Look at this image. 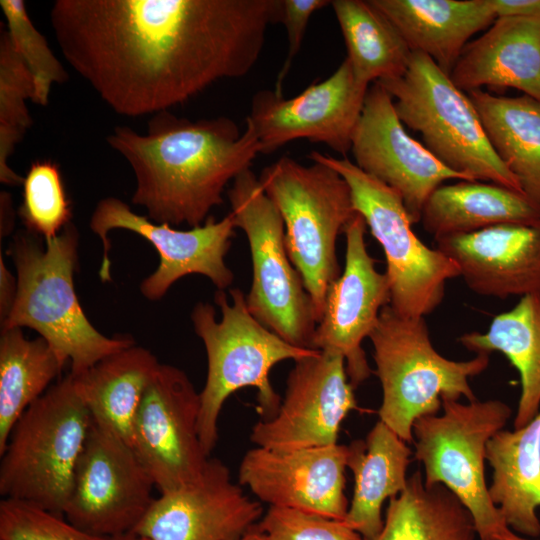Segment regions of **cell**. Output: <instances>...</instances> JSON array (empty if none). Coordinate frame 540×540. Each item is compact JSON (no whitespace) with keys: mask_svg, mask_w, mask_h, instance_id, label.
Instances as JSON below:
<instances>
[{"mask_svg":"<svg viewBox=\"0 0 540 540\" xmlns=\"http://www.w3.org/2000/svg\"><path fill=\"white\" fill-rule=\"evenodd\" d=\"M259 182L283 219L286 250L311 298L318 324L327 291L341 275L337 238L357 213L350 188L329 166L303 165L288 156L265 167Z\"/></svg>","mask_w":540,"mask_h":540,"instance_id":"obj_6","label":"cell"},{"mask_svg":"<svg viewBox=\"0 0 540 540\" xmlns=\"http://www.w3.org/2000/svg\"><path fill=\"white\" fill-rule=\"evenodd\" d=\"M469 510L442 484L427 486L418 470L389 501L380 533L364 540H475Z\"/></svg>","mask_w":540,"mask_h":540,"instance_id":"obj_30","label":"cell"},{"mask_svg":"<svg viewBox=\"0 0 540 540\" xmlns=\"http://www.w3.org/2000/svg\"><path fill=\"white\" fill-rule=\"evenodd\" d=\"M441 415H424L412 427L415 458L425 485L442 484L471 513L480 540H496L508 526L492 503L484 476L486 445L502 430L512 410L500 400L442 398ZM509 528V527H508Z\"/></svg>","mask_w":540,"mask_h":540,"instance_id":"obj_10","label":"cell"},{"mask_svg":"<svg viewBox=\"0 0 540 540\" xmlns=\"http://www.w3.org/2000/svg\"><path fill=\"white\" fill-rule=\"evenodd\" d=\"M497 18H540V0H488Z\"/></svg>","mask_w":540,"mask_h":540,"instance_id":"obj_39","label":"cell"},{"mask_svg":"<svg viewBox=\"0 0 540 540\" xmlns=\"http://www.w3.org/2000/svg\"><path fill=\"white\" fill-rule=\"evenodd\" d=\"M411 52L423 53L450 76L470 38L497 19L488 0H370Z\"/></svg>","mask_w":540,"mask_h":540,"instance_id":"obj_23","label":"cell"},{"mask_svg":"<svg viewBox=\"0 0 540 540\" xmlns=\"http://www.w3.org/2000/svg\"><path fill=\"white\" fill-rule=\"evenodd\" d=\"M331 5L329 0H281L280 21L288 36V53L277 76L275 92L282 95V83L298 53L304 34L313 13Z\"/></svg>","mask_w":540,"mask_h":540,"instance_id":"obj_38","label":"cell"},{"mask_svg":"<svg viewBox=\"0 0 540 540\" xmlns=\"http://www.w3.org/2000/svg\"><path fill=\"white\" fill-rule=\"evenodd\" d=\"M347 48L354 77L363 86L401 77L411 50L390 22L370 0L331 1Z\"/></svg>","mask_w":540,"mask_h":540,"instance_id":"obj_31","label":"cell"},{"mask_svg":"<svg viewBox=\"0 0 540 540\" xmlns=\"http://www.w3.org/2000/svg\"><path fill=\"white\" fill-rule=\"evenodd\" d=\"M64 366L42 337L27 339L17 327L1 329L0 454L18 419L52 386Z\"/></svg>","mask_w":540,"mask_h":540,"instance_id":"obj_32","label":"cell"},{"mask_svg":"<svg viewBox=\"0 0 540 540\" xmlns=\"http://www.w3.org/2000/svg\"><path fill=\"white\" fill-rule=\"evenodd\" d=\"M376 375L382 388L380 421L406 443L413 441L414 421L438 414L442 398L476 400L469 379L489 365L487 353L470 360L445 358L434 348L424 317H404L390 305L382 308L369 335Z\"/></svg>","mask_w":540,"mask_h":540,"instance_id":"obj_5","label":"cell"},{"mask_svg":"<svg viewBox=\"0 0 540 540\" xmlns=\"http://www.w3.org/2000/svg\"><path fill=\"white\" fill-rule=\"evenodd\" d=\"M378 83L393 98L403 125L419 133L426 149L444 166L470 181H490L523 193L491 147L468 94L430 57L412 52L401 77Z\"/></svg>","mask_w":540,"mask_h":540,"instance_id":"obj_8","label":"cell"},{"mask_svg":"<svg viewBox=\"0 0 540 540\" xmlns=\"http://www.w3.org/2000/svg\"><path fill=\"white\" fill-rule=\"evenodd\" d=\"M348 446L329 445L294 450L254 447L238 469V483L272 507L301 510L344 520Z\"/></svg>","mask_w":540,"mask_h":540,"instance_id":"obj_20","label":"cell"},{"mask_svg":"<svg viewBox=\"0 0 540 540\" xmlns=\"http://www.w3.org/2000/svg\"><path fill=\"white\" fill-rule=\"evenodd\" d=\"M235 226L247 237L252 283L249 312L288 343L312 348L317 322L311 298L291 263L283 219L250 170L238 175L227 192Z\"/></svg>","mask_w":540,"mask_h":540,"instance_id":"obj_11","label":"cell"},{"mask_svg":"<svg viewBox=\"0 0 540 540\" xmlns=\"http://www.w3.org/2000/svg\"><path fill=\"white\" fill-rule=\"evenodd\" d=\"M200 408V393L186 373L160 363L146 387L131 434V447L160 493L197 480L208 464L198 431Z\"/></svg>","mask_w":540,"mask_h":540,"instance_id":"obj_14","label":"cell"},{"mask_svg":"<svg viewBox=\"0 0 540 540\" xmlns=\"http://www.w3.org/2000/svg\"><path fill=\"white\" fill-rule=\"evenodd\" d=\"M410 456L406 442L380 420L365 440L348 445L347 467L354 476V490L344 522L363 539L382 530L383 503L405 489Z\"/></svg>","mask_w":540,"mask_h":540,"instance_id":"obj_25","label":"cell"},{"mask_svg":"<svg viewBox=\"0 0 540 540\" xmlns=\"http://www.w3.org/2000/svg\"><path fill=\"white\" fill-rule=\"evenodd\" d=\"M492 467L490 499L505 524L528 538L540 536V411L527 425L500 430L486 445Z\"/></svg>","mask_w":540,"mask_h":540,"instance_id":"obj_24","label":"cell"},{"mask_svg":"<svg viewBox=\"0 0 540 540\" xmlns=\"http://www.w3.org/2000/svg\"><path fill=\"white\" fill-rule=\"evenodd\" d=\"M435 242L478 295L506 299L540 294V220L498 224Z\"/></svg>","mask_w":540,"mask_h":540,"instance_id":"obj_21","label":"cell"},{"mask_svg":"<svg viewBox=\"0 0 540 540\" xmlns=\"http://www.w3.org/2000/svg\"><path fill=\"white\" fill-rule=\"evenodd\" d=\"M496 540H540V539L521 536L507 527L497 536Z\"/></svg>","mask_w":540,"mask_h":540,"instance_id":"obj_41","label":"cell"},{"mask_svg":"<svg viewBox=\"0 0 540 540\" xmlns=\"http://www.w3.org/2000/svg\"><path fill=\"white\" fill-rule=\"evenodd\" d=\"M34 97V82L7 33L0 37V181L19 185L24 177L8 166V158L31 126L26 100Z\"/></svg>","mask_w":540,"mask_h":540,"instance_id":"obj_33","label":"cell"},{"mask_svg":"<svg viewBox=\"0 0 540 540\" xmlns=\"http://www.w3.org/2000/svg\"><path fill=\"white\" fill-rule=\"evenodd\" d=\"M217 290L214 301L221 311L199 302L191 313L196 335L207 355V377L200 392L198 431L202 446L210 456L218 440V418L227 398L244 387L257 389V410L263 419L273 417L281 404L269 375L274 365L316 354L319 350L292 345L261 324L249 312L246 296L238 288Z\"/></svg>","mask_w":540,"mask_h":540,"instance_id":"obj_4","label":"cell"},{"mask_svg":"<svg viewBox=\"0 0 540 540\" xmlns=\"http://www.w3.org/2000/svg\"><path fill=\"white\" fill-rule=\"evenodd\" d=\"M118 540H149L148 538H145L143 536H139L133 533H129L123 536H119Z\"/></svg>","mask_w":540,"mask_h":540,"instance_id":"obj_43","label":"cell"},{"mask_svg":"<svg viewBox=\"0 0 540 540\" xmlns=\"http://www.w3.org/2000/svg\"><path fill=\"white\" fill-rule=\"evenodd\" d=\"M107 143L131 166L136 188L132 203L156 223L202 225L223 203L227 184L250 169L260 144L249 126L230 118L191 121L156 113L146 134L117 126Z\"/></svg>","mask_w":540,"mask_h":540,"instance_id":"obj_2","label":"cell"},{"mask_svg":"<svg viewBox=\"0 0 540 540\" xmlns=\"http://www.w3.org/2000/svg\"><path fill=\"white\" fill-rule=\"evenodd\" d=\"M79 235L69 223L41 245L40 237L18 232L7 254L16 268L17 290L1 329L28 327L39 333L61 361L79 374L106 356L134 344L127 336L107 337L86 317L74 287Z\"/></svg>","mask_w":540,"mask_h":540,"instance_id":"obj_3","label":"cell"},{"mask_svg":"<svg viewBox=\"0 0 540 540\" xmlns=\"http://www.w3.org/2000/svg\"><path fill=\"white\" fill-rule=\"evenodd\" d=\"M366 228L358 213L345 227L344 270L327 291L323 316L312 340L313 349L344 357L354 388L372 373L361 344L390 302L389 280L376 269V260L368 252Z\"/></svg>","mask_w":540,"mask_h":540,"instance_id":"obj_18","label":"cell"},{"mask_svg":"<svg viewBox=\"0 0 540 540\" xmlns=\"http://www.w3.org/2000/svg\"><path fill=\"white\" fill-rule=\"evenodd\" d=\"M450 78L463 92L515 88L540 101V18H497L465 46Z\"/></svg>","mask_w":540,"mask_h":540,"instance_id":"obj_22","label":"cell"},{"mask_svg":"<svg viewBox=\"0 0 540 540\" xmlns=\"http://www.w3.org/2000/svg\"><path fill=\"white\" fill-rule=\"evenodd\" d=\"M458 341L476 354L498 351L507 357L521 383L514 428L530 423L540 411V294L521 297L496 315L486 332H468Z\"/></svg>","mask_w":540,"mask_h":540,"instance_id":"obj_29","label":"cell"},{"mask_svg":"<svg viewBox=\"0 0 540 540\" xmlns=\"http://www.w3.org/2000/svg\"><path fill=\"white\" fill-rule=\"evenodd\" d=\"M468 96L494 152L522 192L540 206V101L524 94L496 96L482 89Z\"/></svg>","mask_w":540,"mask_h":540,"instance_id":"obj_28","label":"cell"},{"mask_svg":"<svg viewBox=\"0 0 540 540\" xmlns=\"http://www.w3.org/2000/svg\"><path fill=\"white\" fill-rule=\"evenodd\" d=\"M351 152L362 171L401 196L412 224L420 222L427 199L444 181H470L407 133L393 98L378 82L368 88Z\"/></svg>","mask_w":540,"mask_h":540,"instance_id":"obj_17","label":"cell"},{"mask_svg":"<svg viewBox=\"0 0 540 540\" xmlns=\"http://www.w3.org/2000/svg\"><path fill=\"white\" fill-rule=\"evenodd\" d=\"M89 225L103 245L99 270L103 282L111 280L110 231L128 230L153 245L159 254V265L140 283L141 294L150 301L160 300L177 280L191 274L209 278L218 290L228 288L233 282L234 275L225 264L236 228L230 213L221 220L209 216L200 226L178 230L135 213L116 197H105L93 210Z\"/></svg>","mask_w":540,"mask_h":540,"instance_id":"obj_12","label":"cell"},{"mask_svg":"<svg viewBox=\"0 0 540 540\" xmlns=\"http://www.w3.org/2000/svg\"><path fill=\"white\" fill-rule=\"evenodd\" d=\"M62 516L26 501L3 498L0 540H118L88 533Z\"/></svg>","mask_w":540,"mask_h":540,"instance_id":"obj_36","label":"cell"},{"mask_svg":"<svg viewBox=\"0 0 540 540\" xmlns=\"http://www.w3.org/2000/svg\"><path fill=\"white\" fill-rule=\"evenodd\" d=\"M91 415L70 374L52 386L13 427L0 454V494L63 515Z\"/></svg>","mask_w":540,"mask_h":540,"instance_id":"obj_7","label":"cell"},{"mask_svg":"<svg viewBox=\"0 0 540 540\" xmlns=\"http://www.w3.org/2000/svg\"><path fill=\"white\" fill-rule=\"evenodd\" d=\"M159 364L148 349L133 344L69 374L92 421L131 446L135 415Z\"/></svg>","mask_w":540,"mask_h":540,"instance_id":"obj_26","label":"cell"},{"mask_svg":"<svg viewBox=\"0 0 540 540\" xmlns=\"http://www.w3.org/2000/svg\"><path fill=\"white\" fill-rule=\"evenodd\" d=\"M256 526L266 540H364L344 520L290 508L270 506Z\"/></svg>","mask_w":540,"mask_h":540,"instance_id":"obj_37","label":"cell"},{"mask_svg":"<svg viewBox=\"0 0 540 540\" xmlns=\"http://www.w3.org/2000/svg\"><path fill=\"white\" fill-rule=\"evenodd\" d=\"M23 199L19 216L26 230L49 240L71 220V205L61 172L52 161L33 162L23 179Z\"/></svg>","mask_w":540,"mask_h":540,"instance_id":"obj_34","label":"cell"},{"mask_svg":"<svg viewBox=\"0 0 540 540\" xmlns=\"http://www.w3.org/2000/svg\"><path fill=\"white\" fill-rule=\"evenodd\" d=\"M17 290V280L7 269L0 257V319L3 322L13 305Z\"/></svg>","mask_w":540,"mask_h":540,"instance_id":"obj_40","label":"cell"},{"mask_svg":"<svg viewBox=\"0 0 540 540\" xmlns=\"http://www.w3.org/2000/svg\"><path fill=\"white\" fill-rule=\"evenodd\" d=\"M369 87L357 82L345 60L328 78L298 95L284 98L275 91L257 92L246 125L268 154L298 139L326 144L346 157L360 120Z\"/></svg>","mask_w":540,"mask_h":540,"instance_id":"obj_15","label":"cell"},{"mask_svg":"<svg viewBox=\"0 0 540 540\" xmlns=\"http://www.w3.org/2000/svg\"><path fill=\"white\" fill-rule=\"evenodd\" d=\"M540 220V206L521 192L480 181L441 185L427 199L420 222L434 239L504 223Z\"/></svg>","mask_w":540,"mask_h":540,"instance_id":"obj_27","label":"cell"},{"mask_svg":"<svg viewBox=\"0 0 540 540\" xmlns=\"http://www.w3.org/2000/svg\"><path fill=\"white\" fill-rule=\"evenodd\" d=\"M348 379L339 354L318 351L295 361L278 411L253 426L251 442L273 450L337 444L344 418L360 410Z\"/></svg>","mask_w":540,"mask_h":540,"instance_id":"obj_16","label":"cell"},{"mask_svg":"<svg viewBox=\"0 0 540 540\" xmlns=\"http://www.w3.org/2000/svg\"><path fill=\"white\" fill-rule=\"evenodd\" d=\"M256 525L250 531H248L240 540H266L265 536L262 532H260Z\"/></svg>","mask_w":540,"mask_h":540,"instance_id":"obj_42","label":"cell"},{"mask_svg":"<svg viewBox=\"0 0 540 540\" xmlns=\"http://www.w3.org/2000/svg\"><path fill=\"white\" fill-rule=\"evenodd\" d=\"M12 43L32 75V102L46 106L52 85L64 83L68 74L50 49L46 38L33 25L22 0H0Z\"/></svg>","mask_w":540,"mask_h":540,"instance_id":"obj_35","label":"cell"},{"mask_svg":"<svg viewBox=\"0 0 540 540\" xmlns=\"http://www.w3.org/2000/svg\"><path fill=\"white\" fill-rule=\"evenodd\" d=\"M262 516L261 503L210 458L197 480L160 493L132 533L149 540H240Z\"/></svg>","mask_w":540,"mask_h":540,"instance_id":"obj_19","label":"cell"},{"mask_svg":"<svg viewBox=\"0 0 540 540\" xmlns=\"http://www.w3.org/2000/svg\"><path fill=\"white\" fill-rule=\"evenodd\" d=\"M308 158L334 169L347 182L355 211L383 249L390 307L404 317L432 313L444 298L446 282L460 277L458 265L417 237L401 196L392 188L347 157L313 151Z\"/></svg>","mask_w":540,"mask_h":540,"instance_id":"obj_9","label":"cell"},{"mask_svg":"<svg viewBox=\"0 0 540 540\" xmlns=\"http://www.w3.org/2000/svg\"><path fill=\"white\" fill-rule=\"evenodd\" d=\"M281 0H56L62 55L116 113L167 111L258 61Z\"/></svg>","mask_w":540,"mask_h":540,"instance_id":"obj_1","label":"cell"},{"mask_svg":"<svg viewBox=\"0 0 540 540\" xmlns=\"http://www.w3.org/2000/svg\"><path fill=\"white\" fill-rule=\"evenodd\" d=\"M154 488L132 447L91 421L63 515L88 533L123 536L151 507Z\"/></svg>","mask_w":540,"mask_h":540,"instance_id":"obj_13","label":"cell"}]
</instances>
